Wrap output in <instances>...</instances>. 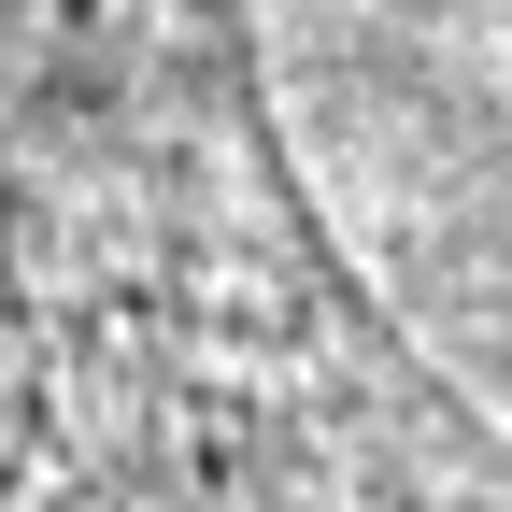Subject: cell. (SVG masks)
Wrapping results in <instances>:
<instances>
[{
	"mask_svg": "<svg viewBox=\"0 0 512 512\" xmlns=\"http://www.w3.org/2000/svg\"><path fill=\"white\" fill-rule=\"evenodd\" d=\"M15 512H512L285 157L242 0H15Z\"/></svg>",
	"mask_w": 512,
	"mask_h": 512,
	"instance_id": "1",
	"label": "cell"
}]
</instances>
